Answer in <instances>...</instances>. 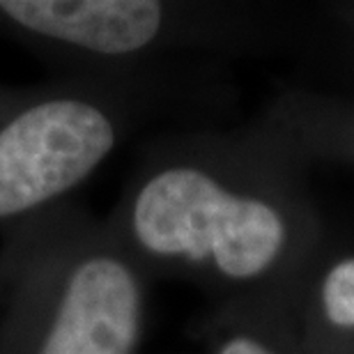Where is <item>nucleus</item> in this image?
<instances>
[{
  "mask_svg": "<svg viewBox=\"0 0 354 354\" xmlns=\"http://www.w3.org/2000/svg\"><path fill=\"white\" fill-rule=\"evenodd\" d=\"M143 288L111 230L72 201L0 246V354H133Z\"/></svg>",
  "mask_w": 354,
  "mask_h": 354,
  "instance_id": "nucleus-1",
  "label": "nucleus"
},
{
  "mask_svg": "<svg viewBox=\"0 0 354 354\" xmlns=\"http://www.w3.org/2000/svg\"><path fill=\"white\" fill-rule=\"evenodd\" d=\"M120 113L97 74H62L0 97V235L67 203L111 157Z\"/></svg>",
  "mask_w": 354,
  "mask_h": 354,
  "instance_id": "nucleus-2",
  "label": "nucleus"
},
{
  "mask_svg": "<svg viewBox=\"0 0 354 354\" xmlns=\"http://www.w3.org/2000/svg\"><path fill=\"white\" fill-rule=\"evenodd\" d=\"M127 244L152 260L214 269L244 281L272 265L283 244L279 214L258 198L235 194L205 166L154 171L120 212Z\"/></svg>",
  "mask_w": 354,
  "mask_h": 354,
  "instance_id": "nucleus-3",
  "label": "nucleus"
},
{
  "mask_svg": "<svg viewBox=\"0 0 354 354\" xmlns=\"http://www.w3.org/2000/svg\"><path fill=\"white\" fill-rule=\"evenodd\" d=\"M327 317L338 327H354V260L336 265L322 290Z\"/></svg>",
  "mask_w": 354,
  "mask_h": 354,
  "instance_id": "nucleus-4",
  "label": "nucleus"
},
{
  "mask_svg": "<svg viewBox=\"0 0 354 354\" xmlns=\"http://www.w3.org/2000/svg\"><path fill=\"white\" fill-rule=\"evenodd\" d=\"M218 354H272V352H269L265 345H260L258 341H253V338L235 336L223 343V348L218 350Z\"/></svg>",
  "mask_w": 354,
  "mask_h": 354,
  "instance_id": "nucleus-5",
  "label": "nucleus"
},
{
  "mask_svg": "<svg viewBox=\"0 0 354 354\" xmlns=\"http://www.w3.org/2000/svg\"><path fill=\"white\" fill-rule=\"evenodd\" d=\"M3 92H5V88H0V97H3Z\"/></svg>",
  "mask_w": 354,
  "mask_h": 354,
  "instance_id": "nucleus-6",
  "label": "nucleus"
}]
</instances>
